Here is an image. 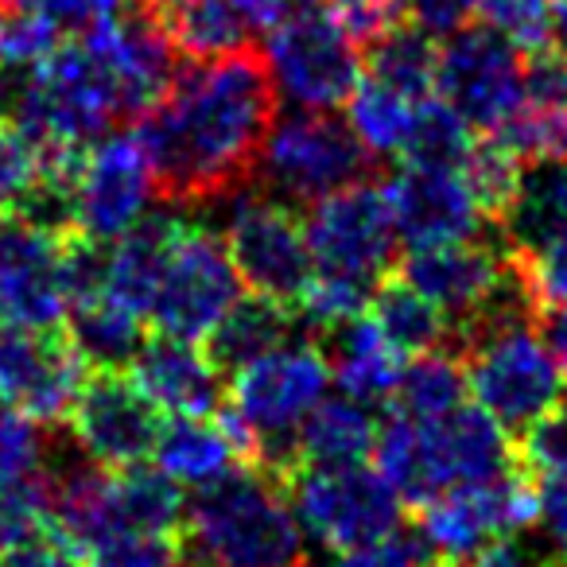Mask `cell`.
<instances>
[{
  "label": "cell",
  "mask_w": 567,
  "mask_h": 567,
  "mask_svg": "<svg viewBox=\"0 0 567 567\" xmlns=\"http://www.w3.org/2000/svg\"><path fill=\"white\" fill-rule=\"evenodd\" d=\"M272 117V79L249 48L175 71L164 102L136 125L156 195L190 206L249 183Z\"/></svg>",
  "instance_id": "6da1fadb"
},
{
  "label": "cell",
  "mask_w": 567,
  "mask_h": 567,
  "mask_svg": "<svg viewBox=\"0 0 567 567\" xmlns=\"http://www.w3.org/2000/svg\"><path fill=\"white\" fill-rule=\"evenodd\" d=\"M187 567H308V544L272 474L237 466L183 509Z\"/></svg>",
  "instance_id": "7a4b0ae2"
},
{
  "label": "cell",
  "mask_w": 567,
  "mask_h": 567,
  "mask_svg": "<svg viewBox=\"0 0 567 567\" xmlns=\"http://www.w3.org/2000/svg\"><path fill=\"white\" fill-rule=\"evenodd\" d=\"M4 117H12L40 148H90L110 136L113 121H125L117 90L102 55L86 35L59 43L40 66L17 71L4 94Z\"/></svg>",
  "instance_id": "3957f363"
},
{
  "label": "cell",
  "mask_w": 567,
  "mask_h": 567,
  "mask_svg": "<svg viewBox=\"0 0 567 567\" xmlns=\"http://www.w3.org/2000/svg\"><path fill=\"white\" fill-rule=\"evenodd\" d=\"M533 323L536 316H513L474 327L463 334V350H455L478 409L505 432H525L536 416L564 401L567 389L564 365L551 358Z\"/></svg>",
  "instance_id": "277c9868"
},
{
  "label": "cell",
  "mask_w": 567,
  "mask_h": 567,
  "mask_svg": "<svg viewBox=\"0 0 567 567\" xmlns=\"http://www.w3.org/2000/svg\"><path fill=\"white\" fill-rule=\"evenodd\" d=\"M331 385V362L319 342L276 347L234 370L229 409L257 440V471L280 478L296 463V432Z\"/></svg>",
  "instance_id": "5b68a950"
},
{
  "label": "cell",
  "mask_w": 567,
  "mask_h": 567,
  "mask_svg": "<svg viewBox=\"0 0 567 567\" xmlns=\"http://www.w3.org/2000/svg\"><path fill=\"white\" fill-rule=\"evenodd\" d=\"M288 494L300 528L331 551L378 544L401 525V497L378 471L292 463L276 478Z\"/></svg>",
  "instance_id": "8992f818"
},
{
  "label": "cell",
  "mask_w": 567,
  "mask_h": 567,
  "mask_svg": "<svg viewBox=\"0 0 567 567\" xmlns=\"http://www.w3.org/2000/svg\"><path fill=\"white\" fill-rule=\"evenodd\" d=\"M257 167L280 195L296 203H319L350 183L365 179L370 152L350 125L323 110H296L268 125L257 152Z\"/></svg>",
  "instance_id": "52a82bcc"
},
{
  "label": "cell",
  "mask_w": 567,
  "mask_h": 567,
  "mask_svg": "<svg viewBox=\"0 0 567 567\" xmlns=\"http://www.w3.org/2000/svg\"><path fill=\"white\" fill-rule=\"evenodd\" d=\"M536 520V489L525 466L494 474L478 482H455L420 505V540L443 564L497 540L513 536Z\"/></svg>",
  "instance_id": "ba28073f"
},
{
  "label": "cell",
  "mask_w": 567,
  "mask_h": 567,
  "mask_svg": "<svg viewBox=\"0 0 567 567\" xmlns=\"http://www.w3.org/2000/svg\"><path fill=\"white\" fill-rule=\"evenodd\" d=\"M237 296H241V276L229 260L226 241L210 229L179 221L148 316L156 319L159 334L203 342Z\"/></svg>",
  "instance_id": "9c48e42d"
},
{
  "label": "cell",
  "mask_w": 567,
  "mask_h": 567,
  "mask_svg": "<svg viewBox=\"0 0 567 567\" xmlns=\"http://www.w3.org/2000/svg\"><path fill=\"white\" fill-rule=\"evenodd\" d=\"M265 71L272 90L296 110H334L347 105L358 86L354 43L323 17V12H296L284 24L268 28Z\"/></svg>",
  "instance_id": "30bf717a"
},
{
  "label": "cell",
  "mask_w": 567,
  "mask_h": 567,
  "mask_svg": "<svg viewBox=\"0 0 567 567\" xmlns=\"http://www.w3.org/2000/svg\"><path fill=\"white\" fill-rule=\"evenodd\" d=\"M71 237L17 218L0 229V323L55 331L71 308Z\"/></svg>",
  "instance_id": "8fae6325"
},
{
  "label": "cell",
  "mask_w": 567,
  "mask_h": 567,
  "mask_svg": "<svg viewBox=\"0 0 567 567\" xmlns=\"http://www.w3.org/2000/svg\"><path fill=\"white\" fill-rule=\"evenodd\" d=\"M303 237H308L316 272L354 276V280L378 284L396 249V229L393 214H389L385 187L358 179L350 187L311 203Z\"/></svg>",
  "instance_id": "7c38bea8"
},
{
  "label": "cell",
  "mask_w": 567,
  "mask_h": 567,
  "mask_svg": "<svg viewBox=\"0 0 567 567\" xmlns=\"http://www.w3.org/2000/svg\"><path fill=\"white\" fill-rule=\"evenodd\" d=\"M152 198L156 175L136 128L102 136L82 152L79 175L71 183V226L97 245L117 241L144 218Z\"/></svg>",
  "instance_id": "4fadbf2b"
},
{
  "label": "cell",
  "mask_w": 567,
  "mask_h": 567,
  "mask_svg": "<svg viewBox=\"0 0 567 567\" xmlns=\"http://www.w3.org/2000/svg\"><path fill=\"white\" fill-rule=\"evenodd\" d=\"M435 94L471 128H502L525 102V59L494 28H458L440 48Z\"/></svg>",
  "instance_id": "5bb4252c"
},
{
  "label": "cell",
  "mask_w": 567,
  "mask_h": 567,
  "mask_svg": "<svg viewBox=\"0 0 567 567\" xmlns=\"http://www.w3.org/2000/svg\"><path fill=\"white\" fill-rule=\"evenodd\" d=\"M63 420L82 455L105 471L144 463L164 427V412L144 396L128 370H90Z\"/></svg>",
  "instance_id": "9a60e30c"
},
{
  "label": "cell",
  "mask_w": 567,
  "mask_h": 567,
  "mask_svg": "<svg viewBox=\"0 0 567 567\" xmlns=\"http://www.w3.org/2000/svg\"><path fill=\"white\" fill-rule=\"evenodd\" d=\"M221 241H226V252L245 288L288 303V308L316 272L303 221L276 198L237 195Z\"/></svg>",
  "instance_id": "2e32d148"
},
{
  "label": "cell",
  "mask_w": 567,
  "mask_h": 567,
  "mask_svg": "<svg viewBox=\"0 0 567 567\" xmlns=\"http://www.w3.org/2000/svg\"><path fill=\"white\" fill-rule=\"evenodd\" d=\"M90 365L66 339V331L0 323V404L40 424L66 416Z\"/></svg>",
  "instance_id": "e0dca14e"
},
{
  "label": "cell",
  "mask_w": 567,
  "mask_h": 567,
  "mask_svg": "<svg viewBox=\"0 0 567 567\" xmlns=\"http://www.w3.org/2000/svg\"><path fill=\"white\" fill-rule=\"evenodd\" d=\"M393 229L409 249L443 241H471L482 229V210L458 167H416L404 164L385 183Z\"/></svg>",
  "instance_id": "ac0fdd59"
},
{
  "label": "cell",
  "mask_w": 567,
  "mask_h": 567,
  "mask_svg": "<svg viewBox=\"0 0 567 567\" xmlns=\"http://www.w3.org/2000/svg\"><path fill=\"white\" fill-rule=\"evenodd\" d=\"M82 35L102 55L125 117H144V113L164 102L179 66H175L172 48H167V40L156 28L144 24L141 17L136 20L117 17L110 24H97Z\"/></svg>",
  "instance_id": "d6986e66"
},
{
  "label": "cell",
  "mask_w": 567,
  "mask_h": 567,
  "mask_svg": "<svg viewBox=\"0 0 567 567\" xmlns=\"http://www.w3.org/2000/svg\"><path fill=\"white\" fill-rule=\"evenodd\" d=\"M128 378L159 412L172 416H214L221 409V370L206 358V350H198V342L172 334L141 342L128 362Z\"/></svg>",
  "instance_id": "ffe728a7"
},
{
  "label": "cell",
  "mask_w": 567,
  "mask_h": 567,
  "mask_svg": "<svg viewBox=\"0 0 567 567\" xmlns=\"http://www.w3.org/2000/svg\"><path fill=\"white\" fill-rule=\"evenodd\" d=\"M136 9L187 63L241 51L249 40V24L234 0H136Z\"/></svg>",
  "instance_id": "44dd1931"
},
{
  "label": "cell",
  "mask_w": 567,
  "mask_h": 567,
  "mask_svg": "<svg viewBox=\"0 0 567 567\" xmlns=\"http://www.w3.org/2000/svg\"><path fill=\"white\" fill-rule=\"evenodd\" d=\"M497 229L509 257H525L567 237V159H536L520 167V183Z\"/></svg>",
  "instance_id": "7402d4cb"
},
{
  "label": "cell",
  "mask_w": 567,
  "mask_h": 567,
  "mask_svg": "<svg viewBox=\"0 0 567 567\" xmlns=\"http://www.w3.org/2000/svg\"><path fill=\"white\" fill-rule=\"evenodd\" d=\"M175 229H179V218L144 214L128 234H121L102 260V292H110L128 311L148 319L159 276H164L167 265V249L175 241Z\"/></svg>",
  "instance_id": "603a6c76"
},
{
  "label": "cell",
  "mask_w": 567,
  "mask_h": 567,
  "mask_svg": "<svg viewBox=\"0 0 567 567\" xmlns=\"http://www.w3.org/2000/svg\"><path fill=\"white\" fill-rule=\"evenodd\" d=\"M435 455H440L447 486L455 482H478L517 466V443L489 412L478 404H458L455 412L432 420Z\"/></svg>",
  "instance_id": "cb8c5ba5"
},
{
  "label": "cell",
  "mask_w": 567,
  "mask_h": 567,
  "mask_svg": "<svg viewBox=\"0 0 567 567\" xmlns=\"http://www.w3.org/2000/svg\"><path fill=\"white\" fill-rule=\"evenodd\" d=\"M327 362H331V381H339L342 396L365 409L393 401L396 381L404 373V354L365 316L334 331V350L327 354Z\"/></svg>",
  "instance_id": "d4e9b609"
},
{
  "label": "cell",
  "mask_w": 567,
  "mask_h": 567,
  "mask_svg": "<svg viewBox=\"0 0 567 567\" xmlns=\"http://www.w3.org/2000/svg\"><path fill=\"white\" fill-rule=\"evenodd\" d=\"M373 455H378V474L396 489L401 502L424 505L427 497L447 489L440 455H435L432 420H416V416H404V412H393V416L378 427Z\"/></svg>",
  "instance_id": "484cf974"
},
{
  "label": "cell",
  "mask_w": 567,
  "mask_h": 567,
  "mask_svg": "<svg viewBox=\"0 0 567 567\" xmlns=\"http://www.w3.org/2000/svg\"><path fill=\"white\" fill-rule=\"evenodd\" d=\"M63 323L66 339L74 342L90 370H128L144 342V319L102 288L71 300Z\"/></svg>",
  "instance_id": "4316f807"
},
{
  "label": "cell",
  "mask_w": 567,
  "mask_h": 567,
  "mask_svg": "<svg viewBox=\"0 0 567 567\" xmlns=\"http://www.w3.org/2000/svg\"><path fill=\"white\" fill-rule=\"evenodd\" d=\"M156 466L175 482V486H210L226 478L229 471L245 466L229 443L226 427L214 424L210 416H175L172 424L159 427V440L152 447Z\"/></svg>",
  "instance_id": "83f0119b"
},
{
  "label": "cell",
  "mask_w": 567,
  "mask_h": 567,
  "mask_svg": "<svg viewBox=\"0 0 567 567\" xmlns=\"http://www.w3.org/2000/svg\"><path fill=\"white\" fill-rule=\"evenodd\" d=\"M296 327V316L288 303L268 300V296H237L229 303L226 316L214 323V331L206 334V358H210L218 370H241L252 358L268 354V350L284 347L288 334Z\"/></svg>",
  "instance_id": "f1b7e54d"
},
{
  "label": "cell",
  "mask_w": 567,
  "mask_h": 567,
  "mask_svg": "<svg viewBox=\"0 0 567 567\" xmlns=\"http://www.w3.org/2000/svg\"><path fill=\"white\" fill-rule=\"evenodd\" d=\"M378 443V420L365 404L350 401H319L311 416L296 432V463L308 466H354L373 455Z\"/></svg>",
  "instance_id": "f546056e"
},
{
  "label": "cell",
  "mask_w": 567,
  "mask_h": 567,
  "mask_svg": "<svg viewBox=\"0 0 567 567\" xmlns=\"http://www.w3.org/2000/svg\"><path fill=\"white\" fill-rule=\"evenodd\" d=\"M370 319L404 358L440 350L451 339V323L427 296H420L401 276H381L370 292Z\"/></svg>",
  "instance_id": "4dcf8cb0"
},
{
  "label": "cell",
  "mask_w": 567,
  "mask_h": 567,
  "mask_svg": "<svg viewBox=\"0 0 567 567\" xmlns=\"http://www.w3.org/2000/svg\"><path fill=\"white\" fill-rule=\"evenodd\" d=\"M466 365L455 350H427L416 354V362L404 365L401 381L393 393V412L416 420H440L447 412H455L458 404H466Z\"/></svg>",
  "instance_id": "1f68e13d"
},
{
  "label": "cell",
  "mask_w": 567,
  "mask_h": 567,
  "mask_svg": "<svg viewBox=\"0 0 567 567\" xmlns=\"http://www.w3.org/2000/svg\"><path fill=\"white\" fill-rule=\"evenodd\" d=\"M412 110H416L412 97L396 94L393 86L370 79V74L358 79V86L347 97L350 133L362 141L370 156H401L412 128Z\"/></svg>",
  "instance_id": "d6a6232c"
},
{
  "label": "cell",
  "mask_w": 567,
  "mask_h": 567,
  "mask_svg": "<svg viewBox=\"0 0 567 567\" xmlns=\"http://www.w3.org/2000/svg\"><path fill=\"white\" fill-rule=\"evenodd\" d=\"M435 66H440L435 35H427L416 24L393 28L385 40L370 48V79L385 82L412 102L435 94Z\"/></svg>",
  "instance_id": "836d02e7"
},
{
  "label": "cell",
  "mask_w": 567,
  "mask_h": 567,
  "mask_svg": "<svg viewBox=\"0 0 567 567\" xmlns=\"http://www.w3.org/2000/svg\"><path fill=\"white\" fill-rule=\"evenodd\" d=\"M474 144V128L443 102L440 94H427L412 110V128L404 141L401 159L416 167H458Z\"/></svg>",
  "instance_id": "e575fe53"
},
{
  "label": "cell",
  "mask_w": 567,
  "mask_h": 567,
  "mask_svg": "<svg viewBox=\"0 0 567 567\" xmlns=\"http://www.w3.org/2000/svg\"><path fill=\"white\" fill-rule=\"evenodd\" d=\"M370 292H373V284L354 280V276L311 272V280L303 284V292L296 296L292 316H300L311 331L334 334L339 327H347L365 316Z\"/></svg>",
  "instance_id": "d590c367"
},
{
  "label": "cell",
  "mask_w": 567,
  "mask_h": 567,
  "mask_svg": "<svg viewBox=\"0 0 567 567\" xmlns=\"http://www.w3.org/2000/svg\"><path fill=\"white\" fill-rule=\"evenodd\" d=\"M520 167L525 164H520V159L513 156L497 136L471 144L466 159L458 164V175H463V183L471 187L482 218H489V221L502 218L505 206H509V198H513V190H517V183H520Z\"/></svg>",
  "instance_id": "8d00e7d4"
},
{
  "label": "cell",
  "mask_w": 567,
  "mask_h": 567,
  "mask_svg": "<svg viewBox=\"0 0 567 567\" xmlns=\"http://www.w3.org/2000/svg\"><path fill=\"white\" fill-rule=\"evenodd\" d=\"M494 133L520 164L567 159V110L520 102L517 110L509 113V121H505L502 128H494Z\"/></svg>",
  "instance_id": "74e56055"
},
{
  "label": "cell",
  "mask_w": 567,
  "mask_h": 567,
  "mask_svg": "<svg viewBox=\"0 0 567 567\" xmlns=\"http://www.w3.org/2000/svg\"><path fill=\"white\" fill-rule=\"evenodd\" d=\"M43 183V152L12 117L0 113V210H24Z\"/></svg>",
  "instance_id": "f35d334b"
},
{
  "label": "cell",
  "mask_w": 567,
  "mask_h": 567,
  "mask_svg": "<svg viewBox=\"0 0 567 567\" xmlns=\"http://www.w3.org/2000/svg\"><path fill=\"white\" fill-rule=\"evenodd\" d=\"M478 17L502 40H509L520 55H536V51H548L556 43L551 0H482Z\"/></svg>",
  "instance_id": "ab89813d"
},
{
  "label": "cell",
  "mask_w": 567,
  "mask_h": 567,
  "mask_svg": "<svg viewBox=\"0 0 567 567\" xmlns=\"http://www.w3.org/2000/svg\"><path fill=\"white\" fill-rule=\"evenodd\" d=\"M59 43H63V32L40 12H28L9 0L0 4V66L4 71H32Z\"/></svg>",
  "instance_id": "60d3db41"
},
{
  "label": "cell",
  "mask_w": 567,
  "mask_h": 567,
  "mask_svg": "<svg viewBox=\"0 0 567 567\" xmlns=\"http://www.w3.org/2000/svg\"><path fill=\"white\" fill-rule=\"evenodd\" d=\"M82 567H187L179 536L117 533L79 551Z\"/></svg>",
  "instance_id": "b9f144b4"
},
{
  "label": "cell",
  "mask_w": 567,
  "mask_h": 567,
  "mask_svg": "<svg viewBox=\"0 0 567 567\" xmlns=\"http://www.w3.org/2000/svg\"><path fill=\"white\" fill-rule=\"evenodd\" d=\"M48 471V435L40 420L0 404V489Z\"/></svg>",
  "instance_id": "7bdbcfd3"
},
{
  "label": "cell",
  "mask_w": 567,
  "mask_h": 567,
  "mask_svg": "<svg viewBox=\"0 0 567 567\" xmlns=\"http://www.w3.org/2000/svg\"><path fill=\"white\" fill-rule=\"evenodd\" d=\"M323 17L354 48L370 51L393 28H401L409 20V12H404V0H323Z\"/></svg>",
  "instance_id": "ee69618b"
},
{
  "label": "cell",
  "mask_w": 567,
  "mask_h": 567,
  "mask_svg": "<svg viewBox=\"0 0 567 567\" xmlns=\"http://www.w3.org/2000/svg\"><path fill=\"white\" fill-rule=\"evenodd\" d=\"M517 463L540 474L567 471V401L551 404L525 427V440L517 443Z\"/></svg>",
  "instance_id": "f6af8a7d"
},
{
  "label": "cell",
  "mask_w": 567,
  "mask_h": 567,
  "mask_svg": "<svg viewBox=\"0 0 567 567\" xmlns=\"http://www.w3.org/2000/svg\"><path fill=\"white\" fill-rule=\"evenodd\" d=\"M0 548H4L0 567H82L79 548L66 540L59 525L35 528V533L17 536V540L0 544Z\"/></svg>",
  "instance_id": "bcb514c9"
},
{
  "label": "cell",
  "mask_w": 567,
  "mask_h": 567,
  "mask_svg": "<svg viewBox=\"0 0 567 567\" xmlns=\"http://www.w3.org/2000/svg\"><path fill=\"white\" fill-rule=\"evenodd\" d=\"M28 12H40L43 20L59 28V32H90L97 24H110L125 12V0H9Z\"/></svg>",
  "instance_id": "7dc6e473"
},
{
  "label": "cell",
  "mask_w": 567,
  "mask_h": 567,
  "mask_svg": "<svg viewBox=\"0 0 567 567\" xmlns=\"http://www.w3.org/2000/svg\"><path fill=\"white\" fill-rule=\"evenodd\" d=\"M536 489V520L540 533L551 544V564H567V471L540 474L533 482Z\"/></svg>",
  "instance_id": "c3c4849f"
},
{
  "label": "cell",
  "mask_w": 567,
  "mask_h": 567,
  "mask_svg": "<svg viewBox=\"0 0 567 567\" xmlns=\"http://www.w3.org/2000/svg\"><path fill=\"white\" fill-rule=\"evenodd\" d=\"M323 567H432L427 548L412 536H385L378 544H365V548H350V551H334Z\"/></svg>",
  "instance_id": "681fc988"
},
{
  "label": "cell",
  "mask_w": 567,
  "mask_h": 567,
  "mask_svg": "<svg viewBox=\"0 0 567 567\" xmlns=\"http://www.w3.org/2000/svg\"><path fill=\"white\" fill-rule=\"evenodd\" d=\"M525 102L567 110V55L564 51H536L525 55Z\"/></svg>",
  "instance_id": "f907efd6"
},
{
  "label": "cell",
  "mask_w": 567,
  "mask_h": 567,
  "mask_svg": "<svg viewBox=\"0 0 567 567\" xmlns=\"http://www.w3.org/2000/svg\"><path fill=\"white\" fill-rule=\"evenodd\" d=\"M482 0H404V12L427 35H455L478 17Z\"/></svg>",
  "instance_id": "816d5d0a"
},
{
  "label": "cell",
  "mask_w": 567,
  "mask_h": 567,
  "mask_svg": "<svg viewBox=\"0 0 567 567\" xmlns=\"http://www.w3.org/2000/svg\"><path fill=\"white\" fill-rule=\"evenodd\" d=\"M443 567H544V559H533V551L520 548L513 536H497V540L482 544V548L466 551Z\"/></svg>",
  "instance_id": "f5cc1de1"
},
{
  "label": "cell",
  "mask_w": 567,
  "mask_h": 567,
  "mask_svg": "<svg viewBox=\"0 0 567 567\" xmlns=\"http://www.w3.org/2000/svg\"><path fill=\"white\" fill-rule=\"evenodd\" d=\"M237 4V12L245 17V24H252V28H276V24H284L288 17H296V12H308V9H316L319 0H234Z\"/></svg>",
  "instance_id": "db71d44e"
},
{
  "label": "cell",
  "mask_w": 567,
  "mask_h": 567,
  "mask_svg": "<svg viewBox=\"0 0 567 567\" xmlns=\"http://www.w3.org/2000/svg\"><path fill=\"white\" fill-rule=\"evenodd\" d=\"M536 327H540V339L544 347L551 350L559 365L567 373V303H551V308L536 311Z\"/></svg>",
  "instance_id": "11a10c76"
},
{
  "label": "cell",
  "mask_w": 567,
  "mask_h": 567,
  "mask_svg": "<svg viewBox=\"0 0 567 567\" xmlns=\"http://www.w3.org/2000/svg\"><path fill=\"white\" fill-rule=\"evenodd\" d=\"M551 12H556V43L567 55V0H551Z\"/></svg>",
  "instance_id": "9f6ffc18"
},
{
  "label": "cell",
  "mask_w": 567,
  "mask_h": 567,
  "mask_svg": "<svg viewBox=\"0 0 567 567\" xmlns=\"http://www.w3.org/2000/svg\"><path fill=\"white\" fill-rule=\"evenodd\" d=\"M0 229H4V221H0Z\"/></svg>",
  "instance_id": "6f0895ef"
},
{
  "label": "cell",
  "mask_w": 567,
  "mask_h": 567,
  "mask_svg": "<svg viewBox=\"0 0 567 567\" xmlns=\"http://www.w3.org/2000/svg\"><path fill=\"white\" fill-rule=\"evenodd\" d=\"M0 4H4V0H0Z\"/></svg>",
  "instance_id": "680465c9"
}]
</instances>
